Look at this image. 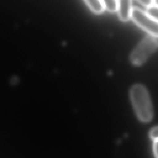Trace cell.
<instances>
[{
	"mask_svg": "<svg viewBox=\"0 0 158 158\" xmlns=\"http://www.w3.org/2000/svg\"><path fill=\"white\" fill-rule=\"evenodd\" d=\"M132 106L138 119L143 122H148L153 117V107L149 93L141 84L133 85L130 90Z\"/></svg>",
	"mask_w": 158,
	"mask_h": 158,
	"instance_id": "obj_1",
	"label": "cell"
},
{
	"mask_svg": "<svg viewBox=\"0 0 158 158\" xmlns=\"http://www.w3.org/2000/svg\"><path fill=\"white\" fill-rule=\"evenodd\" d=\"M158 41L152 36L143 38L134 48L130 56L131 64L136 66L143 65L157 49Z\"/></svg>",
	"mask_w": 158,
	"mask_h": 158,
	"instance_id": "obj_2",
	"label": "cell"
},
{
	"mask_svg": "<svg viewBox=\"0 0 158 158\" xmlns=\"http://www.w3.org/2000/svg\"><path fill=\"white\" fill-rule=\"evenodd\" d=\"M131 17L138 26L151 36L158 37V21L151 17L146 12L141 9L133 7Z\"/></svg>",
	"mask_w": 158,
	"mask_h": 158,
	"instance_id": "obj_3",
	"label": "cell"
},
{
	"mask_svg": "<svg viewBox=\"0 0 158 158\" xmlns=\"http://www.w3.org/2000/svg\"><path fill=\"white\" fill-rule=\"evenodd\" d=\"M131 1L130 0L118 1L117 11L120 19L123 22L128 21L131 17L132 12Z\"/></svg>",
	"mask_w": 158,
	"mask_h": 158,
	"instance_id": "obj_4",
	"label": "cell"
},
{
	"mask_svg": "<svg viewBox=\"0 0 158 158\" xmlns=\"http://www.w3.org/2000/svg\"><path fill=\"white\" fill-rule=\"evenodd\" d=\"M85 2L89 9L96 14H101L104 10V5L102 1L100 0H86Z\"/></svg>",
	"mask_w": 158,
	"mask_h": 158,
	"instance_id": "obj_5",
	"label": "cell"
},
{
	"mask_svg": "<svg viewBox=\"0 0 158 158\" xmlns=\"http://www.w3.org/2000/svg\"><path fill=\"white\" fill-rule=\"evenodd\" d=\"M104 7L109 12H115L117 10L118 1L115 0H104L102 1Z\"/></svg>",
	"mask_w": 158,
	"mask_h": 158,
	"instance_id": "obj_6",
	"label": "cell"
},
{
	"mask_svg": "<svg viewBox=\"0 0 158 158\" xmlns=\"http://www.w3.org/2000/svg\"><path fill=\"white\" fill-rule=\"evenodd\" d=\"M146 12L152 18L158 21V7L152 5L147 8Z\"/></svg>",
	"mask_w": 158,
	"mask_h": 158,
	"instance_id": "obj_7",
	"label": "cell"
},
{
	"mask_svg": "<svg viewBox=\"0 0 158 158\" xmlns=\"http://www.w3.org/2000/svg\"><path fill=\"white\" fill-rule=\"evenodd\" d=\"M149 136L154 141L158 140V126L154 127L150 130Z\"/></svg>",
	"mask_w": 158,
	"mask_h": 158,
	"instance_id": "obj_8",
	"label": "cell"
},
{
	"mask_svg": "<svg viewBox=\"0 0 158 158\" xmlns=\"http://www.w3.org/2000/svg\"><path fill=\"white\" fill-rule=\"evenodd\" d=\"M153 151H154V153L156 158H158V140L154 141Z\"/></svg>",
	"mask_w": 158,
	"mask_h": 158,
	"instance_id": "obj_9",
	"label": "cell"
},
{
	"mask_svg": "<svg viewBox=\"0 0 158 158\" xmlns=\"http://www.w3.org/2000/svg\"><path fill=\"white\" fill-rule=\"evenodd\" d=\"M153 5L158 7V0H156L153 1Z\"/></svg>",
	"mask_w": 158,
	"mask_h": 158,
	"instance_id": "obj_10",
	"label": "cell"
}]
</instances>
